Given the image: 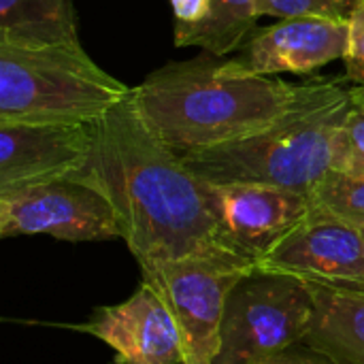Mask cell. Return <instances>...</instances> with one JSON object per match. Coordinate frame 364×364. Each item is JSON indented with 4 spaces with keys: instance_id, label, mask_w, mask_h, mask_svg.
<instances>
[{
    "instance_id": "ba28073f",
    "label": "cell",
    "mask_w": 364,
    "mask_h": 364,
    "mask_svg": "<svg viewBox=\"0 0 364 364\" xmlns=\"http://www.w3.org/2000/svg\"><path fill=\"white\" fill-rule=\"evenodd\" d=\"M96 143L98 122H0V192L85 168Z\"/></svg>"
},
{
    "instance_id": "6da1fadb",
    "label": "cell",
    "mask_w": 364,
    "mask_h": 364,
    "mask_svg": "<svg viewBox=\"0 0 364 364\" xmlns=\"http://www.w3.org/2000/svg\"><path fill=\"white\" fill-rule=\"evenodd\" d=\"M87 166L113 203L122 241L141 269L177 260H247L228 243L209 183L145 128L130 98L98 119Z\"/></svg>"
},
{
    "instance_id": "9a60e30c",
    "label": "cell",
    "mask_w": 364,
    "mask_h": 364,
    "mask_svg": "<svg viewBox=\"0 0 364 364\" xmlns=\"http://www.w3.org/2000/svg\"><path fill=\"white\" fill-rule=\"evenodd\" d=\"M256 0H213L209 17L186 30H175L177 47H200L211 55H228L243 47L256 28Z\"/></svg>"
},
{
    "instance_id": "8992f818",
    "label": "cell",
    "mask_w": 364,
    "mask_h": 364,
    "mask_svg": "<svg viewBox=\"0 0 364 364\" xmlns=\"http://www.w3.org/2000/svg\"><path fill=\"white\" fill-rule=\"evenodd\" d=\"M47 235L87 243L122 239L113 203L90 166L43 183L0 192V237Z\"/></svg>"
},
{
    "instance_id": "4fadbf2b",
    "label": "cell",
    "mask_w": 364,
    "mask_h": 364,
    "mask_svg": "<svg viewBox=\"0 0 364 364\" xmlns=\"http://www.w3.org/2000/svg\"><path fill=\"white\" fill-rule=\"evenodd\" d=\"M316 316L303 343L337 364H364V288L311 284Z\"/></svg>"
},
{
    "instance_id": "9c48e42d",
    "label": "cell",
    "mask_w": 364,
    "mask_h": 364,
    "mask_svg": "<svg viewBox=\"0 0 364 364\" xmlns=\"http://www.w3.org/2000/svg\"><path fill=\"white\" fill-rule=\"evenodd\" d=\"M258 271L364 288V230L314 205L311 215L258 262Z\"/></svg>"
},
{
    "instance_id": "ffe728a7",
    "label": "cell",
    "mask_w": 364,
    "mask_h": 364,
    "mask_svg": "<svg viewBox=\"0 0 364 364\" xmlns=\"http://www.w3.org/2000/svg\"><path fill=\"white\" fill-rule=\"evenodd\" d=\"M175 15V30H186L203 23L209 13L213 0H168Z\"/></svg>"
},
{
    "instance_id": "5bb4252c",
    "label": "cell",
    "mask_w": 364,
    "mask_h": 364,
    "mask_svg": "<svg viewBox=\"0 0 364 364\" xmlns=\"http://www.w3.org/2000/svg\"><path fill=\"white\" fill-rule=\"evenodd\" d=\"M0 45H81L73 0H0Z\"/></svg>"
},
{
    "instance_id": "30bf717a",
    "label": "cell",
    "mask_w": 364,
    "mask_h": 364,
    "mask_svg": "<svg viewBox=\"0 0 364 364\" xmlns=\"http://www.w3.org/2000/svg\"><path fill=\"white\" fill-rule=\"evenodd\" d=\"M209 190L228 243L256 264L314 211L311 194L282 186L239 181Z\"/></svg>"
},
{
    "instance_id": "44dd1931",
    "label": "cell",
    "mask_w": 364,
    "mask_h": 364,
    "mask_svg": "<svg viewBox=\"0 0 364 364\" xmlns=\"http://www.w3.org/2000/svg\"><path fill=\"white\" fill-rule=\"evenodd\" d=\"M262 364H337L331 356H326L324 352L307 346V343H296L288 350H284L282 354L269 358Z\"/></svg>"
},
{
    "instance_id": "7a4b0ae2",
    "label": "cell",
    "mask_w": 364,
    "mask_h": 364,
    "mask_svg": "<svg viewBox=\"0 0 364 364\" xmlns=\"http://www.w3.org/2000/svg\"><path fill=\"white\" fill-rule=\"evenodd\" d=\"M296 83L235 70L230 60L200 53L168 62L132 87L145 128L183 156L247 139L271 126L294 100Z\"/></svg>"
},
{
    "instance_id": "2e32d148",
    "label": "cell",
    "mask_w": 364,
    "mask_h": 364,
    "mask_svg": "<svg viewBox=\"0 0 364 364\" xmlns=\"http://www.w3.org/2000/svg\"><path fill=\"white\" fill-rule=\"evenodd\" d=\"M318 209L364 230V171H331L311 192Z\"/></svg>"
},
{
    "instance_id": "e0dca14e",
    "label": "cell",
    "mask_w": 364,
    "mask_h": 364,
    "mask_svg": "<svg viewBox=\"0 0 364 364\" xmlns=\"http://www.w3.org/2000/svg\"><path fill=\"white\" fill-rule=\"evenodd\" d=\"M333 171H364V83L350 87V107L337 134Z\"/></svg>"
},
{
    "instance_id": "7c38bea8",
    "label": "cell",
    "mask_w": 364,
    "mask_h": 364,
    "mask_svg": "<svg viewBox=\"0 0 364 364\" xmlns=\"http://www.w3.org/2000/svg\"><path fill=\"white\" fill-rule=\"evenodd\" d=\"M348 21L324 17H290L252 34L241 55L230 60L235 70L275 77L279 73L309 75L348 51Z\"/></svg>"
},
{
    "instance_id": "52a82bcc",
    "label": "cell",
    "mask_w": 364,
    "mask_h": 364,
    "mask_svg": "<svg viewBox=\"0 0 364 364\" xmlns=\"http://www.w3.org/2000/svg\"><path fill=\"white\" fill-rule=\"evenodd\" d=\"M258 267L247 260H177L141 269L168 305L183 341L186 364H213L235 286Z\"/></svg>"
},
{
    "instance_id": "3957f363",
    "label": "cell",
    "mask_w": 364,
    "mask_h": 364,
    "mask_svg": "<svg viewBox=\"0 0 364 364\" xmlns=\"http://www.w3.org/2000/svg\"><path fill=\"white\" fill-rule=\"evenodd\" d=\"M350 107L339 77L296 83L292 105L264 130L226 145L183 154V164L209 183H269L311 194L333 171L335 143Z\"/></svg>"
},
{
    "instance_id": "8fae6325",
    "label": "cell",
    "mask_w": 364,
    "mask_h": 364,
    "mask_svg": "<svg viewBox=\"0 0 364 364\" xmlns=\"http://www.w3.org/2000/svg\"><path fill=\"white\" fill-rule=\"evenodd\" d=\"M70 328L109 346L115 354L113 364H186L179 326L147 282L124 303L100 307L85 324Z\"/></svg>"
},
{
    "instance_id": "277c9868",
    "label": "cell",
    "mask_w": 364,
    "mask_h": 364,
    "mask_svg": "<svg viewBox=\"0 0 364 364\" xmlns=\"http://www.w3.org/2000/svg\"><path fill=\"white\" fill-rule=\"evenodd\" d=\"M130 94L81 45H0V122L94 124Z\"/></svg>"
},
{
    "instance_id": "5b68a950",
    "label": "cell",
    "mask_w": 364,
    "mask_h": 364,
    "mask_svg": "<svg viewBox=\"0 0 364 364\" xmlns=\"http://www.w3.org/2000/svg\"><path fill=\"white\" fill-rule=\"evenodd\" d=\"M314 316L316 301L309 282L256 269L228 296L213 364L267 363L303 343Z\"/></svg>"
},
{
    "instance_id": "ac0fdd59",
    "label": "cell",
    "mask_w": 364,
    "mask_h": 364,
    "mask_svg": "<svg viewBox=\"0 0 364 364\" xmlns=\"http://www.w3.org/2000/svg\"><path fill=\"white\" fill-rule=\"evenodd\" d=\"M360 0H256L258 17H324L348 21Z\"/></svg>"
},
{
    "instance_id": "d6986e66",
    "label": "cell",
    "mask_w": 364,
    "mask_h": 364,
    "mask_svg": "<svg viewBox=\"0 0 364 364\" xmlns=\"http://www.w3.org/2000/svg\"><path fill=\"white\" fill-rule=\"evenodd\" d=\"M350 36H348V51L343 55L346 62V79L354 85L364 83V0H360L348 19Z\"/></svg>"
}]
</instances>
